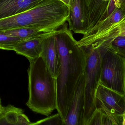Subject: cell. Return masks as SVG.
I'll list each match as a JSON object with an SVG mask.
<instances>
[{"mask_svg": "<svg viewBox=\"0 0 125 125\" xmlns=\"http://www.w3.org/2000/svg\"><path fill=\"white\" fill-rule=\"evenodd\" d=\"M56 37L61 60L60 72L56 79V110L64 123L85 71L86 52L74 39L67 23L56 30Z\"/></svg>", "mask_w": 125, "mask_h": 125, "instance_id": "6da1fadb", "label": "cell"}, {"mask_svg": "<svg viewBox=\"0 0 125 125\" xmlns=\"http://www.w3.org/2000/svg\"><path fill=\"white\" fill-rule=\"evenodd\" d=\"M69 8L60 0H42L27 11L0 20L4 31L26 28L43 33L58 30L67 21Z\"/></svg>", "mask_w": 125, "mask_h": 125, "instance_id": "7a4b0ae2", "label": "cell"}, {"mask_svg": "<svg viewBox=\"0 0 125 125\" xmlns=\"http://www.w3.org/2000/svg\"><path fill=\"white\" fill-rule=\"evenodd\" d=\"M29 62V97L26 105L32 111L48 116L56 109V78L52 75L42 56Z\"/></svg>", "mask_w": 125, "mask_h": 125, "instance_id": "3957f363", "label": "cell"}, {"mask_svg": "<svg viewBox=\"0 0 125 125\" xmlns=\"http://www.w3.org/2000/svg\"><path fill=\"white\" fill-rule=\"evenodd\" d=\"M117 35L116 33H111L84 49L86 52V63L84 73L85 93L83 125H86L97 108L96 93L100 83L102 58L110 48L111 42Z\"/></svg>", "mask_w": 125, "mask_h": 125, "instance_id": "277c9868", "label": "cell"}, {"mask_svg": "<svg viewBox=\"0 0 125 125\" xmlns=\"http://www.w3.org/2000/svg\"><path fill=\"white\" fill-rule=\"evenodd\" d=\"M100 84L125 95V59L110 48L102 58Z\"/></svg>", "mask_w": 125, "mask_h": 125, "instance_id": "5b68a950", "label": "cell"}, {"mask_svg": "<svg viewBox=\"0 0 125 125\" xmlns=\"http://www.w3.org/2000/svg\"><path fill=\"white\" fill-rule=\"evenodd\" d=\"M97 108L113 117L125 115V95L99 84L96 93Z\"/></svg>", "mask_w": 125, "mask_h": 125, "instance_id": "8992f818", "label": "cell"}, {"mask_svg": "<svg viewBox=\"0 0 125 125\" xmlns=\"http://www.w3.org/2000/svg\"><path fill=\"white\" fill-rule=\"evenodd\" d=\"M56 31H53L43 42L41 56L52 75L56 79L60 72L61 60Z\"/></svg>", "mask_w": 125, "mask_h": 125, "instance_id": "52a82bcc", "label": "cell"}, {"mask_svg": "<svg viewBox=\"0 0 125 125\" xmlns=\"http://www.w3.org/2000/svg\"><path fill=\"white\" fill-rule=\"evenodd\" d=\"M85 75L82 76L67 117L62 125H83Z\"/></svg>", "mask_w": 125, "mask_h": 125, "instance_id": "ba28073f", "label": "cell"}, {"mask_svg": "<svg viewBox=\"0 0 125 125\" xmlns=\"http://www.w3.org/2000/svg\"><path fill=\"white\" fill-rule=\"evenodd\" d=\"M67 21L71 31L83 35L86 33L88 20L82 0H72L69 7V15Z\"/></svg>", "mask_w": 125, "mask_h": 125, "instance_id": "9c48e42d", "label": "cell"}, {"mask_svg": "<svg viewBox=\"0 0 125 125\" xmlns=\"http://www.w3.org/2000/svg\"><path fill=\"white\" fill-rule=\"evenodd\" d=\"M53 31L43 33L21 41L16 45L14 51L18 55L25 56L29 61L36 59L41 56L43 42Z\"/></svg>", "mask_w": 125, "mask_h": 125, "instance_id": "30bf717a", "label": "cell"}, {"mask_svg": "<svg viewBox=\"0 0 125 125\" xmlns=\"http://www.w3.org/2000/svg\"><path fill=\"white\" fill-rule=\"evenodd\" d=\"M42 0H0V20L27 11Z\"/></svg>", "mask_w": 125, "mask_h": 125, "instance_id": "8fae6325", "label": "cell"}, {"mask_svg": "<svg viewBox=\"0 0 125 125\" xmlns=\"http://www.w3.org/2000/svg\"><path fill=\"white\" fill-rule=\"evenodd\" d=\"M82 0L88 20V29L87 33L100 21L110 0L108 1L104 0Z\"/></svg>", "mask_w": 125, "mask_h": 125, "instance_id": "7c38bea8", "label": "cell"}, {"mask_svg": "<svg viewBox=\"0 0 125 125\" xmlns=\"http://www.w3.org/2000/svg\"><path fill=\"white\" fill-rule=\"evenodd\" d=\"M31 123L22 109L11 105L4 107L0 114V125H29Z\"/></svg>", "mask_w": 125, "mask_h": 125, "instance_id": "4fadbf2b", "label": "cell"}, {"mask_svg": "<svg viewBox=\"0 0 125 125\" xmlns=\"http://www.w3.org/2000/svg\"><path fill=\"white\" fill-rule=\"evenodd\" d=\"M125 20V7L116 9L110 16L99 22L84 35H91L103 33L121 23Z\"/></svg>", "mask_w": 125, "mask_h": 125, "instance_id": "5bb4252c", "label": "cell"}, {"mask_svg": "<svg viewBox=\"0 0 125 125\" xmlns=\"http://www.w3.org/2000/svg\"><path fill=\"white\" fill-rule=\"evenodd\" d=\"M8 36L26 40L42 33L43 32L29 28H22L14 29L0 31Z\"/></svg>", "mask_w": 125, "mask_h": 125, "instance_id": "9a60e30c", "label": "cell"}, {"mask_svg": "<svg viewBox=\"0 0 125 125\" xmlns=\"http://www.w3.org/2000/svg\"><path fill=\"white\" fill-rule=\"evenodd\" d=\"M23 41L18 38L4 34L0 32V49L7 51H13L16 45Z\"/></svg>", "mask_w": 125, "mask_h": 125, "instance_id": "2e32d148", "label": "cell"}, {"mask_svg": "<svg viewBox=\"0 0 125 125\" xmlns=\"http://www.w3.org/2000/svg\"><path fill=\"white\" fill-rule=\"evenodd\" d=\"M110 49L125 59V36L118 35L111 42Z\"/></svg>", "mask_w": 125, "mask_h": 125, "instance_id": "e0dca14e", "label": "cell"}, {"mask_svg": "<svg viewBox=\"0 0 125 125\" xmlns=\"http://www.w3.org/2000/svg\"><path fill=\"white\" fill-rule=\"evenodd\" d=\"M62 123L60 116L57 114L36 122L31 123L29 125H62Z\"/></svg>", "mask_w": 125, "mask_h": 125, "instance_id": "ac0fdd59", "label": "cell"}, {"mask_svg": "<svg viewBox=\"0 0 125 125\" xmlns=\"http://www.w3.org/2000/svg\"><path fill=\"white\" fill-rule=\"evenodd\" d=\"M103 112L100 108H97L86 125H103Z\"/></svg>", "mask_w": 125, "mask_h": 125, "instance_id": "d6986e66", "label": "cell"}, {"mask_svg": "<svg viewBox=\"0 0 125 125\" xmlns=\"http://www.w3.org/2000/svg\"><path fill=\"white\" fill-rule=\"evenodd\" d=\"M102 120L103 125H116L115 122L111 117L103 112Z\"/></svg>", "mask_w": 125, "mask_h": 125, "instance_id": "ffe728a7", "label": "cell"}, {"mask_svg": "<svg viewBox=\"0 0 125 125\" xmlns=\"http://www.w3.org/2000/svg\"><path fill=\"white\" fill-rule=\"evenodd\" d=\"M119 27V35L125 36V20L120 23Z\"/></svg>", "mask_w": 125, "mask_h": 125, "instance_id": "44dd1931", "label": "cell"}, {"mask_svg": "<svg viewBox=\"0 0 125 125\" xmlns=\"http://www.w3.org/2000/svg\"><path fill=\"white\" fill-rule=\"evenodd\" d=\"M122 117H119V118H116V119H112L115 121L116 125H121L122 123Z\"/></svg>", "mask_w": 125, "mask_h": 125, "instance_id": "7402d4cb", "label": "cell"}, {"mask_svg": "<svg viewBox=\"0 0 125 125\" xmlns=\"http://www.w3.org/2000/svg\"><path fill=\"white\" fill-rule=\"evenodd\" d=\"M60 0L61 1H62L69 8V7H70L71 3L72 0Z\"/></svg>", "mask_w": 125, "mask_h": 125, "instance_id": "603a6c76", "label": "cell"}, {"mask_svg": "<svg viewBox=\"0 0 125 125\" xmlns=\"http://www.w3.org/2000/svg\"><path fill=\"white\" fill-rule=\"evenodd\" d=\"M4 109V107L2 106V105H1V100L0 98V114L3 112Z\"/></svg>", "mask_w": 125, "mask_h": 125, "instance_id": "cb8c5ba5", "label": "cell"}, {"mask_svg": "<svg viewBox=\"0 0 125 125\" xmlns=\"http://www.w3.org/2000/svg\"><path fill=\"white\" fill-rule=\"evenodd\" d=\"M121 125H125V115L123 116L122 118Z\"/></svg>", "mask_w": 125, "mask_h": 125, "instance_id": "d4e9b609", "label": "cell"}, {"mask_svg": "<svg viewBox=\"0 0 125 125\" xmlns=\"http://www.w3.org/2000/svg\"><path fill=\"white\" fill-rule=\"evenodd\" d=\"M120 1L122 6L125 7V0H120Z\"/></svg>", "mask_w": 125, "mask_h": 125, "instance_id": "484cf974", "label": "cell"}]
</instances>
